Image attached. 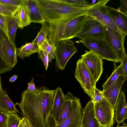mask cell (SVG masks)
<instances>
[{
    "mask_svg": "<svg viewBox=\"0 0 127 127\" xmlns=\"http://www.w3.org/2000/svg\"><path fill=\"white\" fill-rule=\"evenodd\" d=\"M18 77V76L17 75H14L10 78L9 79V81L10 82H14L16 80Z\"/></svg>",
    "mask_w": 127,
    "mask_h": 127,
    "instance_id": "42",
    "label": "cell"
},
{
    "mask_svg": "<svg viewBox=\"0 0 127 127\" xmlns=\"http://www.w3.org/2000/svg\"><path fill=\"white\" fill-rule=\"evenodd\" d=\"M104 39L110 45L120 62L126 53L124 46L126 35L109 27L104 26Z\"/></svg>",
    "mask_w": 127,
    "mask_h": 127,
    "instance_id": "9",
    "label": "cell"
},
{
    "mask_svg": "<svg viewBox=\"0 0 127 127\" xmlns=\"http://www.w3.org/2000/svg\"><path fill=\"white\" fill-rule=\"evenodd\" d=\"M65 97V95L61 88L60 87H57L55 90L53 107L50 114L54 119L56 125L59 120Z\"/></svg>",
    "mask_w": 127,
    "mask_h": 127,
    "instance_id": "19",
    "label": "cell"
},
{
    "mask_svg": "<svg viewBox=\"0 0 127 127\" xmlns=\"http://www.w3.org/2000/svg\"><path fill=\"white\" fill-rule=\"evenodd\" d=\"M115 68L112 73L103 84L102 87L103 90L106 89L112 84L116 81L121 76H124V73L122 64L116 66H115ZM125 77V76H124Z\"/></svg>",
    "mask_w": 127,
    "mask_h": 127,
    "instance_id": "26",
    "label": "cell"
},
{
    "mask_svg": "<svg viewBox=\"0 0 127 127\" xmlns=\"http://www.w3.org/2000/svg\"><path fill=\"white\" fill-rule=\"evenodd\" d=\"M2 88V87L1 84V77L0 76V94Z\"/></svg>",
    "mask_w": 127,
    "mask_h": 127,
    "instance_id": "45",
    "label": "cell"
},
{
    "mask_svg": "<svg viewBox=\"0 0 127 127\" xmlns=\"http://www.w3.org/2000/svg\"><path fill=\"white\" fill-rule=\"evenodd\" d=\"M40 49L46 53L51 59H54L55 58V46L47 39L43 44Z\"/></svg>",
    "mask_w": 127,
    "mask_h": 127,
    "instance_id": "29",
    "label": "cell"
},
{
    "mask_svg": "<svg viewBox=\"0 0 127 127\" xmlns=\"http://www.w3.org/2000/svg\"><path fill=\"white\" fill-rule=\"evenodd\" d=\"M82 109L80 99L74 96L72 108L70 114L61 123L56 127H80L82 115Z\"/></svg>",
    "mask_w": 127,
    "mask_h": 127,
    "instance_id": "12",
    "label": "cell"
},
{
    "mask_svg": "<svg viewBox=\"0 0 127 127\" xmlns=\"http://www.w3.org/2000/svg\"><path fill=\"white\" fill-rule=\"evenodd\" d=\"M21 119L17 113L8 114L6 127H18Z\"/></svg>",
    "mask_w": 127,
    "mask_h": 127,
    "instance_id": "28",
    "label": "cell"
},
{
    "mask_svg": "<svg viewBox=\"0 0 127 127\" xmlns=\"http://www.w3.org/2000/svg\"><path fill=\"white\" fill-rule=\"evenodd\" d=\"M0 42L6 61L13 68L17 63L16 45L10 42L6 34Z\"/></svg>",
    "mask_w": 127,
    "mask_h": 127,
    "instance_id": "17",
    "label": "cell"
},
{
    "mask_svg": "<svg viewBox=\"0 0 127 127\" xmlns=\"http://www.w3.org/2000/svg\"><path fill=\"white\" fill-rule=\"evenodd\" d=\"M74 97L73 95L69 92L65 95L59 120L56 125L62 122L70 114L72 108V101Z\"/></svg>",
    "mask_w": 127,
    "mask_h": 127,
    "instance_id": "22",
    "label": "cell"
},
{
    "mask_svg": "<svg viewBox=\"0 0 127 127\" xmlns=\"http://www.w3.org/2000/svg\"><path fill=\"white\" fill-rule=\"evenodd\" d=\"M127 125L126 124H123L122 126H117L116 127H127Z\"/></svg>",
    "mask_w": 127,
    "mask_h": 127,
    "instance_id": "46",
    "label": "cell"
},
{
    "mask_svg": "<svg viewBox=\"0 0 127 127\" xmlns=\"http://www.w3.org/2000/svg\"><path fill=\"white\" fill-rule=\"evenodd\" d=\"M8 114L0 109V127H6Z\"/></svg>",
    "mask_w": 127,
    "mask_h": 127,
    "instance_id": "35",
    "label": "cell"
},
{
    "mask_svg": "<svg viewBox=\"0 0 127 127\" xmlns=\"http://www.w3.org/2000/svg\"><path fill=\"white\" fill-rule=\"evenodd\" d=\"M25 120V118L23 117L18 127H24Z\"/></svg>",
    "mask_w": 127,
    "mask_h": 127,
    "instance_id": "44",
    "label": "cell"
},
{
    "mask_svg": "<svg viewBox=\"0 0 127 127\" xmlns=\"http://www.w3.org/2000/svg\"><path fill=\"white\" fill-rule=\"evenodd\" d=\"M55 90L42 86L33 91L25 90L19 106L23 117L35 127H46L52 109Z\"/></svg>",
    "mask_w": 127,
    "mask_h": 127,
    "instance_id": "1",
    "label": "cell"
},
{
    "mask_svg": "<svg viewBox=\"0 0 127 127\" xmlns=\"http://www.w3.org/2000/svg\"><path fill=\"white\" fill-rule=\"evenodd\" d=\"M42 24V27L35 38L32 42L38 45L40 48L44 42L47 39L49 28L45 22Z\"/></svg>",
    "mask_w": 127,
    "mask_h": 127,
    "instance_id": "25",
    "label": "cell"
},
{
    "mask_svg": "<svg viewBox=\"0 0 127 127\" xmlns=\"http://www.w3.org/2000/svg\"><path fill=\"white\" fill-rule=\"evenodd\" d=\"M80 127H101L96 118L94 103L90 100L82 109V115Z\"/></svg>",
    "mask_w": 127,
    "mask_h": 127,
    "instance_id": "15",
    "label": "cell"
},
{
    "mask_svg": "<svg viewBox=\"0 0 127 127\" xmlns=\"http://www.w3.org/2000/svg\"><path fill=\"white\" fill-rule=\"evenodd\" d=\"M56 124L53 117L51 115L47 121L46 127H56Z\"/></svg>",
    "mask_w": 127,
    "mask_h": 127,
    "instance_id": "40",
    "label": "cell"
},
{
    "mask_svg": "<svg viewBox=\"0 0 127 127\" xmlns=\"http://www.w3.org/2000/svg\"><path fill=\"white\" fill-rule=\"evenodd\" d=\"M36 0L45 22L49 24L87 14L91 7L74 6L64 2L61 0Z\"/></svg>",
    "mask_w": 127,
    "mask_h": 127,
    "instance_id": "2",
    "label": "cell"
},
{
    "mask_svg": "<svg viewBox=\"0 0 127 127\" xmlns=\"http://www.w3.org/2000/svg\"><path fill=\"white\" fill-rule=\"evenodd\" d=\"M120 7L121 8L122 11L126 15L127 12V0H121L120 1Z\"/></svg>",
    "mask_w": 127,
    "mask_h": 127,
    "instance_id": "39",
    "label": "cell"
},
{
    "mask_svg": "<svg viewBox=\"0 0 127 127\" xmlns=\"http://www.w3.org/2000/svg\"><path fill=\"white\" fill-rule=\"evenodd\" d=\"M120 62L122 65L124 72V76L126 80L127 79V56L126 53L123 59Z\"/></svg>",
    "mask_w": 127,
    "mask_h": 127,
    "instance_id": "37",
    "label": "cell"
},
{
    "mask_svg": "<svg viewBox=\"0 0 127 127\" xmlns=\"http://www.w3.org/2000/svg\"><path fill=\"white\" fill-rule=\"evenodd\" d=\"M94 103V102H93ZM95 117L102 127H112L114 124V109L104 98L94 103Z\"/></svg>",
    "mask_w": 127,
    "mask_h": 127,
    "instance_id": "8",
    "label": "cell"
},
{
    "mask_svg": "<svg viewBox=\"0 0 127 127\" xmlns=\"http://www.w3.org/2000/svg\"><path fill=\"white\" fill-rule=\"evenodd\" d=\"M31 127H35L31 123Z\"/></svg>",
    "mask_w": 127,
    "mask_h": 127,
    "instance_id": "47",
    "label": "cell"
},
{
    "mask_svg": "<svg viewBox=\"0 0 127 127\" xmlns=\"http://www.w3.org/2000/svg\"><path fill=\"white\" fill-rule=\"evenodd\" d=\"M114 116L117 126L121 124H126L125 119H127V106L124 92H120L114 107Z\"/></svg>",
    "mask_w": 127,
    "mask_h": 127,
    "instance_id": "16",
    "label": "cell"
},
{
    "mask_svg": "<svg viewBox=\"0 0 127 127\" xmlns=\"http://www.w3.org/2000/svg\"><path fill=\"white\" fill-rule=\"evenodd\" d=\"M13 68L6 61L0 41V74L11 71Z\"/></svg>",
    "mask_w": 127,
    "mask_h": 127,
    "instance_id": "27",
    "label": "cell"
},
{
    "mask_svg": "<svg viewBox=\"0 0 127 127\" xmlns=\"http://www.w3.org/2000/svg\"><path fill=\"white\" fill-rule=\"evenodd\" d=\"M88 17V15L86 14L49 24L47 39L54 45L58 41L70 40L76 37Z\"/></svg>",
    "mask_w": 127,
    "mask_h": 127,
    "instance_id": "3",
    "label": "cell"
},
{
    "mask_svg": "<svg viewBox=\"0 0 127 127\" xmlns=\"http://www.w3.org/2000/svg\"><path fill=\"white\" fill-rule=\"evenodd\" d=\"M104 26L94 18L88 15L83 27L76 37L80 40L104 39Z\"/></svg>",
    "mask_w": 127,
    "mask_h": 127,
    "instance_id": "7",
    "label": "cell"
},
{
    "mask_svg": "<svg viewBox=\"0 0 127 127\" xmlns=\"http://www.w3.org/2000/svg\"><path fill=\"white\" fill-rule=\"evenodd\" d=\"M108 14L110 17L123 34H127V17L126 15L120 9L107 6Z\"/></svg>",
    "mask_w": 127,
    "mask_h": 127,
    "instance_id": "14",
    "label": "cell"
},
{
    "mask_svg": "<svg viewBox=\"0 0 127 127\" xmlns=\"http://www.w3.org/2000/svg\"><path fill=\"white\" fill-rule=\"evenodd\" d=\"M63 2L74 6L82 7H90L94 4H91L85 0H61Z\"/></svg>",
    "mask_w": 127,
    "mask_h": 127,
    "instance_id": "30",
    "label": "cell"
},
{
    "mask_svg": "<svg viewBox=\"0 0 127 127\" xmlns=\"http://www.w3.org/2000/svg\"><path fill=\"white\" fill-rule=\"evenodd\" d=\"M126 81L124 76H121L106 89L102 90L104 98L114 108L122 86Z\"/></svg>",
    "mask_w": 127,
    "mask_h": 127,
    "instance_id": "13",
    "label": "cell"
},
{
    "mask_svg": "<svg viewBox=\"0 0 127 127\" xmlns=\"http://www.w3.org/2000/svg\"><path fill=\"white\" fill-rule=\"evenodd\" d=\"M24 127H31L30 123L26 118Z\"/></svg>",
    "mask_w": 127,
    "mask_h": 127,
    "instance_id": "43",
    "label": "cell"
},
{
    "mask_svg": "<svg viewBox=\"0 0 127 127\" xmlns=\"http://www.w3.org/2000/svg\"><path fill=\"white\" fill-rule=\"evenodd\" d=\"M104 98L102 91L99 90L96 88L92 101L94 103H97L102 101Z\"/></svg>",
    "mask_w": 127,
    "mask_h": 127,
    "instance_id": "34",
    "label": "cell"
},
{
    "mask_svg": "<svg viewBox=\"0 0 127 127\" xmlns=\"http://www.w3.org/2000/svg\"><path fill=\"white\" fill-rule=\"evenodd\" d=\"M74 75L85 92L92 100L96 82L80 58L77 62Z\"/></svg>",
    "mask_w": 127,
    "mask_h": 127,
    "instance_id": "6",
    "label": "cell"
},
{
    "mask_svg": "<svg viewBox=\"0 0 127 127\" xmlns=\"http://www.w3.org/2000/svg\"><path fill=\"white\" fill-rule=\"evenodd\" d=\"M82 61L96 83L103 72L102 60L91 51H86L81 56Z\"/></svg>",
    "mask_w": 127,
    "mask_h": 127,
    "instance_id": "11",
    "label": "cell"
},
{
    "mask_svg": "<svg viewBox=\"0 0 127 127\" xmlns=\"http://www.w3.org/2000/svg\"><path fill=\"white\" fill-rule=\"evenodd\" d=\"M0 14L7 17H13L14 13L10 8L0 3Z\"/></svg>",
    "mask_w": 127,
    "mask_h": 127,
    "instance_id": "33",
    "label": "cell"
},
{
    "mask_svg": "<svg viewBox=\"0 0 127 127\" xmlns=\"http://www.w3.org/2000/svg\"><path fill=\"white\" fill-rule=\"evenodd\" d=\"M76 42L82 44L102 60L115 63L120 62L112 49L104 39L80 40Z\"/></svg>",
    "mask_w": 127,
    "mask_h": 127,
    "instance_id": "4",
    "label": "cell"
},
{
    "mask_svg": "<svg viewBox=\"0 0 127 127\" xmlns=\"http://www.w3.org/2000/svg\"><path fill=\"white\" fill-rule=\"evenodd\" d=\"M8 17L0 14V27L6 34Z\"/></svg>",
    "mask_w": 127,
    "mask_h": 127,
    "instance_id": "36",
    "label": "cell"
},
{
    "mask_svg": "<svg viewBox=\"0 0 127 127\" xmlns=\"http://www.w3.org/2000/svg\"><path fill=\"white\" fill-rule=\"evenodd\" d=\"M109 1V0H99L94 4L89 9L87 14L94 18L104 26L121 32L108 14L106 5Z\"/></svg>",
    "mask_w": 127,
    "mask_h": 127,
    "instance_id": "10",
    "label": "cell"
},
{
    "mask_svg": "<svg viewBox=\"0 0 127 127\" xmlns=\"http://www.w3.org/2000/svg\"><path fill=\"white\" fill-rule=\"evenodd\" d=\"M34 78H32L31 81L28 83V88L27 90L29 91H33L36 90V88L34 82Z\"/></svg>",
    "mask_w": 127,
    "mask_h": 127,
    "instance_id": "38",
    "label": "cell"
},
{
    "mask_svg": "<svg viewBox=\"0 0 127 127\" xmlns=\"http://www.w3.org/2000/svg\"><path fill=\"white\" fill-rule=\"evenodd\" d=\"M6 33L0 27V41L2 40L4 38Z\"/></svg>",
    "mask_w": 127,
    "mask_h": 127,
    "instance_id": "41",
    "label": "cell"
},
{
    "mask_svg": "<svg viewBox=\"0 0 127 127\" xmlns=\"http://www.w3.org/2000/svg\"><path fill=\"white\" fill-rule=\"evenodd\" d=\"M29 15L31 23L42 24L45 20L36 0H23Z\"/></svg>",
    "mask_w": 127,
    "mask_h": 127,
    "instance_id": "18",
    "label": "cell"
},
{
    "mask_svg": "<svg viewBox=\"0 0 127 127\" xmlns=\"http://www.w3.org/2000/svg\"><path fill=\"white\" fill-rule=\"evenodd\" d=\"M0 109L8 115L19 112L5 90L2 88L0 94Z\"/></svg>",
    "mask_w": 127,
    "mask_h": 127,
    "instance_id": "21",
    "label": "cell"
},
{
    "mask_svg": "<svg viewBox=\"0 0 127 127\" xmlns=\"http://www.w3.org/2000/svg\"><path fill=\"white\" fill-rule=\"evenodd\" d=\"M13 17L17 22L18 28L21 29L31 23L27 10L23 3L18 7Z\"/></svg>",
    "mask_w": 127,
    "mask_h": 127,
    "instance_id": "20",
    "label": "cell"
},
{
    "mask_svg": "<svg viewBox=\"0 0 127 127\" xmlns=\"http://www.w3.org/2000/svg\"></svg>",
    "mask_w": 127,
    "mask_h": 127,
    "instance_id": "48",
    "label": "cell"
},
{
    "mask_svg": "<svg viewBox=\"0 0 127 127\" xmlns=\"http://www.w3.org/2000/svg\"><path fill=\"white\" fill-rule=\"evenodd\" d=\"M0 3L16 11L23 3V0H0Z\"/></svg>",
    "mask_w": 127,
    "mask_h": 127,
    "instance_id": "31",
    "label": "cell"
},
{
    "mask_svg": "<svg viewBox=\"0 0 127 127\" xmlns=\"http://www.w3.org/2000/svg\"><path fill=\"white\" fill-rule=\"evenodd\" d=\"M18 26L16 21L13 17H8L6 35L10 42L13 44Z\"/></svg>",
    "mask_w": 127,
    "mask_h": 127,
    "instance_id": "24",
    "label": "cell"
},
{
    "mask_svg": "<svg viewBox=\"0 0 127 127\" xmlns=\"http://www.w3.org/2000/svg\"><path fill=\"white\" fill-rule=\"evenodd\" d=\"M55 65L58 68L64 70L72 56L77 51L74 42L70 40L58 41L54 44Z\"/></svg>",
    "mask_w": 127,
    "mask_h": 127,
    "instance_id": "5",
    "label": "cell"
},
{
    "mask_svg": "<svg viewBox=\"0 0 127 127\" xmlns=\"http://www.w3.org/2000/svg\"><path fill=\"white\" fill-rule=\"evenodd\" d=\"M40 49L37 45L32 43H26L21 47L16 48V52L17 57L21 59L29 57L32 55L38 53Z\"/></svg>",
    "mask_w": 127,
    "mask_h": 127,
    "instance_id": "23",
    "label": "cell"
},
{
    "mask_svg": "<svg viewBox=\"0 0 127 127\" xmlns=\"http://www.w3.org/2000/svg\"><path fill=\"white\" fill-rule=\"evenodd\" d=\"M38 58L41 59L43 63L45 70H47L49 63L51 62L52 59L46 53L41 49L38 53Z\"/></svg>",
    "mask_w": 127,
    "mask_h": 127,
    "instance_id": "32",
    "label": "cell"
}]
</instances>
